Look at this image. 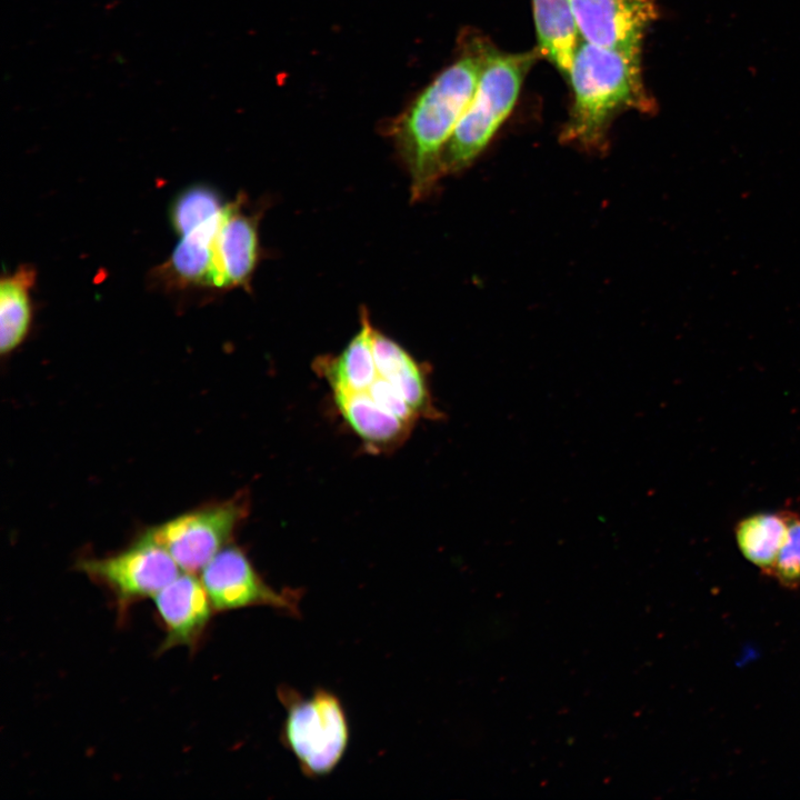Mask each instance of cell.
Returning a JSON list of instances; mask_svg holds the SVG:
<instances>
[{
    "mask_svg": "<svg viewBox=\"0 0 800 800\" xmlns=\"http://www.w3.org/2000/svg\"><path fill=\"white\" fill-rule=\"evenodd\" d=\"M491 49L472 44L417 97L396 128V141L411 177L414 198L442 177V150L468 108Z\"/></svg>",
    "mask_w": 800,
    "mask_h": 800,
    "instance_id": "6da1fadb",
    "label": "cell"
},
{
    "mask_svg": "<svg viewBox=\"0 0 800 800\" xmlns=\"http://www.w3.org/2000/svg\"><path fill=\"white\" fill-rule=\"evenodd\" d=\"M568 78L573 99L562 140L597 149L603 146L616 116L652 108L640 57L581 41Z\"/></svg>",
    "mask_w": 800,
    "mask_h": 800,
    "instance_id": "7a4b0ae2",
    "label": "cell"
},
{
    "mask_svg": "<svg viewBox=\"0 0 800 800\" xmlns=\"http://www.w3.org/2000/svg\"><path fill=\"white\" fill-rule=\"evenodd\" d=\"M538 57L537 49L521 53L491 51L476 92L442 150L441 176L464 169L482 152L512 111Z\"/></svg>",
    "mask_w": 800,
    "mask_h": 800,
    "instance_id": "3957f363",
    "label": "cell"
},
{
    "mask_svg": "<svg viewBox=\"0 0 800 800\" xmlns=\"http://www.w3.org/2000/svg\"><path fill=\"white\" fill-rule=\"evenodd\" d=\"M286 708L281 739L309 777L330 773L341 761L350 730L339 698L324 689L309 697L283 688L278 691Z\"/></svg>",
    "mask_w": 800,
    "mask_h": 800,
    "instance_id": "277c9868",
    "label": "cell"
},
{
    "mask_svg": "<svg viewBox=\"0 0 800 800\" xmlns=\"http://www.w3.org/2000/svg\"><path fill=\"white\" fill-rule=\"evenodd\" d=\"M78 569L104 587L121 611L153 598L181 573L170 553L148 530L126 549L103 558H86Z\"/></svg>",
    "mask_w": 800,
    "mask_h": 800,
    "instance_id": "5b68a950",
    "label": "cell"
},
{
    "mask_svg": "<svg viewBox=\"0 0 800 800\" xmlns=\"http://www.w3.org/2000/svg\"><path fill=\"white\" fill-rule=\"evenodd\" d=\"M248 513L240 496L179 514L149 529L181 571L197 573L224 547Z\"/></svg>",
    "mask_w": 800,
    "mask_h": 800,
    "instance_id": "8992f818",
    "label": "cell"
},
{
    "mask_svg": "<svg viewBox=\"0 0 800 800\" xmlns=\"http://www.w3.org/2000/svg\"><path fill=\"white\" fill-rule=\"evenodd\" d=\"M200 572L214 612L264 606L292 616L300 613V593L269 586L239 547L228 544Z\"/></svg>",
    "mask_w": 800,
    "mask_h": 800,
    "instance_id": "52a82bcc",
    "label": "cell"
},
{
    "mask_svg": "<svg viewBox=\"0 0 800 800\" xmlns=\"http://www.w3.org/2000/svg\"><path fill=\"white\" fill-rule=\"evenodd\" d=\"M582 41L640 57L656 0H570Z\"/></svg>",
    "mask_w": 800,
    "mask_h": 800,
    "instance_id": "ba28073f",
    "label": "cell"
},
{
    "mask_svg": "<svg viewBox=\"0 0 800 800\" xmlns=\"http://www.w3.org/2000/svg\"><path fill=\"white\" fill-rule=\"evenodd\" d=\"M194 574L181 571L153 597L164 629L161 652L174 647L197 648L209 626L214 609L201 579Z\"/></svg>",
    "mask_w": 800,
    "mask_h": 800,
    "instance_id": "9c48e42d",
    "label": "cell"
},
{
    "mask_svg": "<svg viewBox=\"0 0 800 800\" xmlns=\"http://www.w3.org/2000/svg\"><path fill=\"white\" fill-rule=\"evenodd\" d=\"M258 254L257 220L242 210V198L226 203L213 243L208 287L229 289L247 283Z\"/></svg>",
    "mask_w": 800,
    "mask_h": 800,
    "instance_id": "30bf717a",
    "label": "cell"
},
{
    "mask_svg": "<svg viewBox=\"0 0 800 800\" xmlns=\"http://www.w3.org/2000/svg\"><path fill=\"white\" fill-rule=\"evenodd\" d=\"M539 56L568 78L582 41L570 0H532Z\"/></svg>",
    "mask_w": 800,
    "mask_h": 800,
    "instance_id": "8fae6325",
    "label": "cell"
},
{
    "mask_svg": "<svg viewBox=\"0 0 800 800\" xmlns=\"http://www.w3.org/2000/svg\"><path fill=\"white\" fill-rule=\"evenodd\" d=\"M372 347L378 374L387 380L419 417H436L424 372L397 342L373 329Z\"/></svg>",
    "mask_w": 800,
    "mask_h": 800,
    "instance_id": "7c38bea8",
    "label": "cell"
},
{
    "mask_svg": "<svg viewBox=\"0 0 800 800\" xmlns=\"http://www.w3.org/2000/svg\"><path fill=\"white\" fill-rule=\"evenodd\" d=\"M223 209L218 216L178 234L179 243L160 268L162 278L169 284L179 288L207 287Z\"/></svg>",
    "mask_w": 800,
    "mask_h": 800,
    "instance_id": "4fadbf2b",
    "label": "cell"
},
{
    "mask_svg": "<svg viewBox=\"0 0 800 800\" xmlns=\"http://www.w3.org/2000/svg\"><path fill=\"white\" fill-rule=\"evenodd\" d=\"M373 328L362 312L361 328L333 358L320 360L319 368L333 393L366 390L378 377L372 347Z\"/></svg>",
    "mask_w": 800,
    "mask_h": 800,
    "instance_id": "5bb4252c",
    "label": "cell"
},
{
    "mask_svg": "<svg viewBox=\"0 0 800 800\" xmlns=\"http://www.w3.org/2000/svg\"><path fill=\"white\" fill-rule=\"evenodd\" d=\"M333 398L347 424L368 444L394 443L411 426L377 403L366 391L338 392Z\"/></svg>",
    "mask_w": 800,
    "mask_h": 800,
    "instance_id": "9a60e30c",
    "label": "cell"
},
{
    "mask_svg": "<svg viewBox=\"0 0 800 800\" xmlns=\"http://www.w3.org/2000/svg\"><path fill=\"white\" fill-rule=\"evenodd\" d=\"M36 282V270L21 266L3 276L0 283V350L6 356L26 339L32 319L30 291Z\"/></svg>",
    "mask_w": 800,
    "mask_h": 800,
    "instance_id": "2e32d148",
    "label": "cell"
},
{
    "mask_svg": "<svg viewBox=\"0 0 800 800\" xmlns=\"http://www.w3.org/2000/svg\"><path fill=\"white\" fill-rule=\"evenodd\" d=\"M786 532V510L763 511L740 519L734 527V539L743 558L770 576Z\"/></svg>",
    "mask_w": 800,
    "mask_h": 800,
    "instance_id": "e0dca14e",
    "label": "cell"
},
{
    "mask_svg": "<svg viewBox=\"0 0 800 800\" xmlns=\"http://www.w3.org/2000/svg\"><path fill=\"white\" fill-rule=\"evenodd\" d=\"M787 532L770 576L788 588L800 586V511L786 510Z\"/></svg>",
    "mask_w": 800,
    "mask_h": 800,
    "instance_id": "ac0fdd59",
    "label": "cell"
}]
</instances>
